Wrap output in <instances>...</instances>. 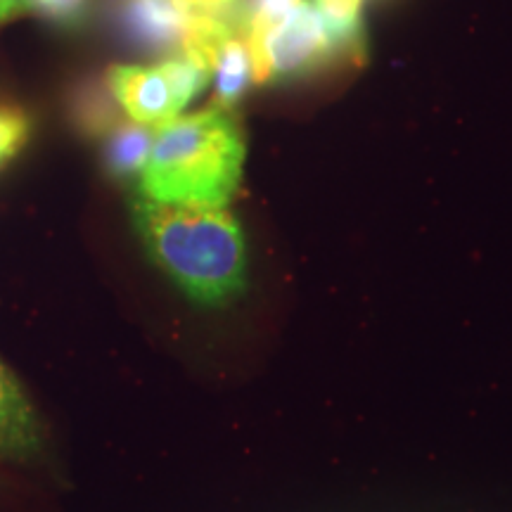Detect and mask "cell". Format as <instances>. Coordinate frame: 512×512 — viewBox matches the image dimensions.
Segmentation results:
<instances>
[{
    "instance_id": "obj_1",
    "label": "cell",
    "mask_w": 512,
    "mask_h": 512,
    "mask_svg": "<svg viewBox=\"0 0 512 512\" xmlns=\"http://www.w3.org/2000/svg\"><path fill=\"white\" fill-rule=\"evenodd\" d=\"M131 221L147 259L192 302L223 306L245 292V230L226 207H188L136 195Z\"/></svg>"
},
{
    "instance_id": "obj_2",
    "label": "cell",
    "mask_w": 512,
    "mask_h": 512,
    "mask_svg": "<svg viewBox=\"0 0 512 512\" xmlns=\"http://www.w3.org/2000/svg\"><path fill=\"white\" fill-rule=\"evenodd\" d=\"M245 164V138L223 107L178 114L155 128L138 174V195L166 204L219 207L233 200Z\"/></svg>"
},
{
    "instance_id": "obj_3",
    "label": "cell",
    "mask_w": 512,
    "mask_h": 512,
    "mask_svg": "<svg viewBox=\"0 0 512 512\" xmlns=\"http://www.w3.org/2000/svg\"><path fill=\"white\" fill-rule=\"evenodd\" d=\"M209 81L211 62L192 50H178L155 64H114L105 76L119 110L155 128L178 117Z\"/></svg>"
},
{
    "instance_id": "obj_4",
    "label": "cell",
    "mask_w": 512,
    "mask_h": 512,
    "mask_svg": "<svg viewBox=\"0 0 512 512\" xmlns=\"http://www.w3.org/2000/svg\"><path fill=\"white\" fill-rule=\"evenodd\" d=\"M242 36L252 55L254 81L302 76L339 55L318 10L306 3L278 22H245Z\"/></svg>"
},
{
    "instance_id": "obj_5",
    "label": "cell",
    "mask_w": 512,
    "mask_h": 512,
    "mask_svg": "<svg viewBox=\"0 0 512 512\" xmlns=\"http://www.w3.org/2000/svg\"><path fill=\"white\" fill-rule=\"evenodd\" d=\"M117 17L133 46L169 57L185 46L197 10L188 0H117Z\"/></svg>"
},
{
    "instance_id": "obj_6",
    "label": "cell",
    "mask_w": 512,
    "mask_h": 512,
    "mask_svg": "<svg viewBox=\"0 0 512 512\" xmlns=\"http://www.w3.org/2000/svg\"><path fill=\"white\" fill-rule=\"evenodd\" d=\"M46 434L34 403L0 358V460L31 463L43 456Z\"/></svg>"
},
{
    "instance_id": "obj_7",
    "label": "cell",
    "mask_w": 512,
    "mask_h": 512,
    "mask_svg": "<svg viewBox=\"0 0 512 512\" xmlns=\"http://www.w3.org/2000/svg\"><path fill=\"white\" fill-rule=\"evenodd\" d=\"M211 81H214L216 107H223V110H230L245 95L249 83L254 81V64L245 36L230 31L223 38L211 60Z\"/></svg>"
},
{
    "instance_id": "obj_8",
    "label": "cell",
    "mask_w": 512,
    "mask_h": 512,
    "mask_svg": "<svg viewBox=\"0 0 512 512\" xmlns=\"http://www.w3.org/2000/svg\"><path fill=\"white\" fill-rule=\"evenodd\" d=\"M155 126L138 124V121H117L105 133V166L112 176L131 178L143 169L150 155Z\"/></svg>"
},
{
    "instance_id": "obj_9",
    "label": "cell",
    "mask_w": 512,
    "mask_h": 512,
    "mask_svg": "<svg viewBox=\"0 0 512 512\" xmlns=\"http://www.w3.org/2000/svg\"><path fill=\"white\" fill-rule=\"evenodd\" d=\"M117 100L112 98L110 88L81 86L74 95L72 114L76 128L86 136H105L117 124Z\"/></svg>"
},
{
    "instance_id": "obj_10",
    "label": "cell",
    "mask_w": 512,
    "mask_h": 512,
    "mask_svg": "<svg viewBox=\"0 0 512 512\" xmlns=\"http://www.w3.org/2000/svg\"><path fill=\"white\" fill-rule=\"evenodd\" d=\"M325 29L335 43L337 53L344 55L361 41V8L363 0H316Z\"/></svg>"
},
{
    "instance_id": "obj_11",
    "label": "cell",
    "mask_w": 512,
    "mask_h": 512,
    "mask_svg": "<svg viewBox=\"0 0 512 512\" xmlns=\"http://www.w3.org/2000/svg\"><path fill=\"white\" fill-rule=\"evenodd\" d=\"M29 136L31 119L27 112L0 102V166L22 152V147L29 143Z\"/></svg>"
},
{
    "instance_id": "obj_12",
    "label": "cell",
    "mask_w": 512,
    "mask_h": 512,
    "mask_svg": "<svg viewBox=\"0 0 512 512\" xmlns=\"http://www.w3.org/2000/svg\"><path fill=\"white\" fill-rule=\"evenodd\" d=\"M29 12H38L48 22L60 27H79L91 12L93 0H24Z\"/></svg>"
},
{
    "instance_id": "obj_13",
    "label": "cell",
    "mask_w": 512,
    "mask_h": 512,
    "mask_svg": "<svg viewBox=\"0 0 512 512\" xmlns=\"http://www.w3.org/2000/svg\"><path fill=\"white\" fill-rule=\"evenodd\" d=\"M188 3L197 12H204V15L228 17L230 10L235 8V3H238V0H188Z\"/></svg>"
},
{
    "instance_id": "obj_14",
    "label": "cell",
    "mask_w": 512,
    "mask_h": 512,
    "mask_svg": "<svg viewBox=\"0 0 512 512\" xmlns=\"http://www.w3.org/2000/svg\"><path fill=\"white\" fill-rule=\"evenodd\" d=\"M24 12H29L24 0H0V24L17 15H24Z\"/></svg>"
}]
</instances>
